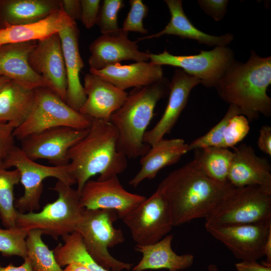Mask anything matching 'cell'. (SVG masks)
Segmentation results:
<instances>
[{"mask_svg":"<svg viewBox=\"0 0 271 271\" xmlns=\"http://www.w3.org/2000/svg\"><path fill=\"white\" fill-rule=\"evenodd\" d=\"M171 14L170 22L160 32L138 38L137 41L145 39L157 38L165 35H173L183 39L197 41L201 44L215 47L227 46L233 39L231 34L227 33L220 36L211 35L198 29L186 16L181 0H166Z\"/></svg>","mask_w":271,"mask_h":271,"instance_id":"cell-25","label":"cell"},{"mask_svg":"<svg viewBox=\"0 0 271 271\" xmlns=\"http://www.w3.org/2000/svg\"><path fill=\"white\" fill-rule=\"evenodd\" d=\"M3 165L7 169L15 167L20 173V182L24 188V193L15 200V207L21 213L39 209L43 182L47 178H56L70 186L76 184L70 175L68 165L49 166L39 164L28 157L21 148L16 145L4 160Z\"/></svg>","mask_w":271,"mask_h":271,"instance_id":"cell-9","label":"cell"},{"mask_svg":"<svg viewBox=\"0 0 271 271\" xmlns=\"http://www.w3.org/2000/svg\"><path fill=\"white\" fill-rule=\"evenodd\" d=\"M200 83L197 78L181 69H176L169 84L168 102L161 118L150 130L145 132L144 142L150 147L164 139L177 122L185 107L192 89Z\"/></svg>","mask_w":271,"mask_h":271,"instance_id":"cell-17","label":"cell"},{"mask_svg":"<svg viewBox=\"0 0 271 271\" xmlns=\"http://www.w3.org/2000/svg\"><path fill=\"white\" fill-rule=\"evenodd\" d=\"M24 259V262L18 266H15L12 263H10L6 266L0 265V271H33L28 258L26 257Z\"/></svg>","mask_w":271,"mask_h":271,"instance_id":"cell-44","label":"cell"},{"mask_svg":"<svg viewBox=\"0 0 271 271\" xmlns=\"http://www.w3.org/2000/svg\"><path fill=\"white\" fill-rule=\"evenodd\" d=\"M220 225L248 224L271 220V191L258 186L234 187L205 218Z\"/></svg>","mask_w":271,"mask_h":271,"instance_id":"cell-8","label":"cell"},{"mask_svg":"<svg viewBox=\"0 0 271 271\" xmlns=\"http://www.w3.org/2000/svg\"><path fill=\"white\" fill-rule=\"evenodd\" d=\"M10 80H11V79L6 76H1L0 77V89Z\"/></svg>","mask_w":271,"mask_h":271,"instance_id":"cell-47","label":"cell"},{"mask_svg":"<svg viewBox=\"0 0 271 271\" xmlns=\"http://www.w3.org/2000/svg\"><path fill=\"white\" fill-rule=\"evenodd\" d=\"M158 188L168 202L174 227L205 218L234 187L210 178L192 161L169 173Z\"/></svg>","mask_w":271,"mask_h":271,"instance_id":"cell-1","label":"cell"},{"mask_svg":"<svg viewBox=\"0 0 271 271\" xmlns=\"http://www.w3.org/2000/svg\"><path fill=\"white\" fill-rule=\"evenodd\" d=\"M86 99L79 112L92 119L110 121L111 115L124 102L128 93L90 73L84 78Z\"/></svg>","mask_w":271,"mask_h":271,"instance_id":"cell-18","label":"cell"},{"mask_svg":"<svg viewBox=\"0 0 271 271\" xmlns=\"http://www.w3.org/2000/svg\"><path fill=\"white\" fill-rule=\"evenodd\" d=\"M270 84L271 57H260L251 51L248 60L235 61L215 87L221 99L251 121L260 114L270 116L271 98L266 93Z\"/></svg>","mask_w":271,"mask_h":271,"instance_id":"cell-3","label":"cell"},{"mask_svg":"<svg viewBox=\"0 0 271 271\" xmlns=\"http://www.w3.org/2000/svg\"><path fill=\"white\" fill-rule=\"evenodd\" d=\"M250 130L249 120L242 114L232 116L225 129L221 148H233L247 136Z\"/></svg>","mask_w":271,"mask_h":271,"instance_id":"cell-36","label":"cell"},{"mask_svg":"<svg viewBox=\"0 0 271 271\" xmlns=\"http://www.w3.org/2000/svg\"><path fill=\"white\" fill-rule=\"evenodd\" d=\"M128 34L120 28L118 33L101 35L92 42L89 45L90 69L101 70L124 60L136 62L150 60L148 53L140 51L138 41L130 40Z\"/></svg>","mask_w":271,"mask_h":271,"instance_id":"cell-16","label":"cell"},{"mask_svg":"<svg viewBox=\"0 0 271 271\" xmlns=\"http://www.w3.org/2000/svg\"><path fill=\"white\" fill-rule=\"evenodd\" d=\"M20 182V173L15 169L8 170L0 164V218L6 228L17 226L18 211L15 207L14 189Z\"/></svg>","mask_w":271,"mask_h":271,"instance_id":"cell-31","label":"cell"},{"mask_svg":"<svg viewBox=\"0 0 271 271\" xmlns=\"http://www.w3.org/2000/svg\"><path fill=\"white\" fill-rule=\"evenodd\" d=\"M237 114H242L241 110L237 107L230 105L226 114L219 122L205 134L188 144L189 151L208 147L221 148L223 134L229 119Z\"/></svg>","mask_w":271,"mask_h":271,"instance_id":"cell-34","label":"cell"},{"mask_svg":"<svg viewBox=\"0 0 271 271\" xmlns=\"http://www.w3.org/2000/svg\"><path fill=\"white\" fill-rule=\"evenodd\" d=\"M235 266L237 271H271V266L260 264L257 260L240 261Z\"/></svg>","mask_w":271,"mask_h":271,"instance_id":"cell-43","label":"cell"},{"mask_svg":"<svg viewBox=\"0 0 271 271\" xmlns=\"http://www.w3.org/2000/svg\"><path fill=\"white\" fill-rule=\"evenodd\" d=\"M61 9L70 19L80 20L81 8L80 0H60Z\"/></svg>","mask_w":271,"mask_h":271,"instance_id":"cell-41","label":"cell"},{"mask_svg":"<svg viewBox=\"0 0 271 271\" xmlns=\"http://www.w3.org/2000/svg\"><path fill=\"white\" fill-rule=\"evenodd\" d=\"M197 2L204 12L216 21L223 18L228 4L227 0H199Z\"/></svg>","mask_w":271,"mask_h":271,"instance_id":"cell-40","label":"cell"},{"mask_svg":"<svg viewBox=\"0 0 271 271\" xmlns=\"http://www.w3.org/2000/svg\"><path fill=\"white\" fill-rule=\"evenodd\" d=\"M89 128L79 129L59 126L49 128L25 138L20 141V148L33 161L45 159L53 166L67 165L69 163L68 151L86 136Z\"/></svg>","mask_w":271,"mask_h":271,"instance_id":"cell-13","label":"cell"},{"mask_svg":"<svg viewBox=\"0 0 271 271\" xmlns=\"http://www.w3.org/2000/svg\"><path fill=\"white\" fill-rule=\"evenodd\" d=\"M63 270V271H91L85 266L76 262L69 263Z\"/></svg>","mask_w":271,"mask_h":271,"instance_id":"cell-46","label":"cell"},{"mask_svg":"<svg viewBox=\"0 0 271 271\" xmlns=\"http://www.w3.org/2000/svg\"><path fill=\"white\" fill-rule=\"evenodd\" d=\"M189 151L188 144L182 139H162L141 157V168L129 184L136 188L146 179H154L161 170L176 164Z\"/></svg>","mask_w":271,"mask_h":271,"instance_id":"cell-23","label":"cell"},{"mask_svg":"<svg viewBox=\"0 0 271 271\" xmlns=\"http://www.w3.org/2000/svg\"><path fill=\"white\" fill-rule=\"evenodd\" d=\"M63 244L52 249L59 265L62 267L76 262L85 266L91 271H109L100 266L88 253L78 231L62 237Z\"/></svg>","mask_w":271,"mask_h":271,"instance_id":"cell-30","label":"cell"},{"mask_svg":"<svg viewBox=\"0 0 271 271\" xmlns=\"http://www.w3.org/2000/svg\"><path fill=\"white\" fill-rule=\"evenodd\" d=\"M192 161L210 178L221 183L228 182L227 176L234 155L228 149L208 147L194 150Z\"/></svg>","mask_w":271,"mask_h":271,"instance_id":"cell-29","label":"cell"},{"mask_svg":"<svg viewBox=\"0 0 271 271\" xmlns=\"http://www.w3.org/2000/svg\"><path fill=\"white\" fill-rule=\"evenodd\" d=\"M207 271H222L220 269L217 265L215 264H210L207 268Z\"/></svg>","mask_w":271,"mask_h":271,"instance_id":"cell-48","label":"cell"},{"mask_svg":"<svg viewBox=\"0 0 271 271\" xmlns=\"http://www.w3.org/2000/svg\"><path fill=\"white\" fill-rule=\"evenodd\" d=\"M257 146L263 153L271 156V127L264 125L259 130Z\"/></svg>","mask_w":271,"mask_h":271,"instance_id":"cell-42","label":"cell"},{"mask_svg":"<svg viewBox=\"0 0 271 271\" xmlns=\"http://www.w3.org/2000/svg\"><path fill=\"white\" fill-rule=\"evenodd\" d=\"M233 148L228 182L236 188L258 186L271 191V166L267 160L258 156L250 146L243 144Z\"/></svg>","mask_w":271,"mask_h":271,"instance_id":"cell-19","label":"cell"},{"mask_svg":"<svg viewBox=\"0 0 271 271\" xmlns=\"http://www.w3.org/2000/svg\"><path fill=\"white\" fill-rule=\"evenodd\" d=\"M51 189L57 193L56 200L38 212L17 210V226L28 231L39 229L55 239L76 231L86 209L81 205L79 193L59 180Z\"/></svg>","mask_w":271,"mask_h":271,"instance_id":"cell-5","label":"cell"},{"mask_svg":"<svg viewBox=\"0 0 271 271\" xmlns=\"http://www.w3.org/2000/svg\"><path fill=\"white\" fill-rule=\"evenodd\" d=\"M15 128L10 124L0 122V164L15 146L14 130Z\"/></svg>","mask_w":271,"mask_h":271,"instance_id":"cell-39","label":"cell"},{"mask_svg":"<svg viewBox=\"0 0 271 271\" xmlns=\"http://www.w3.org/2000/svg\"><path fill=\"white\" fill-rule=\"evenodd\" d=\"M43 232L39 229L28 231L26 240L27 257L33 271H63L59 265L52 250L42 238Z\"/></svg>","mask_w":271,"mask_h":271,"instance_id":"cell-32","label":"cell"},{"mask_svg":"<svg viewBox=\"0 0 271 271\" xmlns=\"http://www.w3.org/2000/svg\"><path fill=\"white\" fill-rule=\"evenodd\" d=\"M33 105L26 120L14 130L20 141L31 134L49 128L68 126L89 128L92 119L70 107L57 94L47 87L34 89Z\"/></svg>","mask_w":271,"mask_h":271,"instance_id":"cell-7","label":"cell"},{"mask_svg":"<svg viewBox=\"0 0 271 271\" xmlns=\"http://www.w3.org/2000/svg\"><path fill=\"white\" fill-rule=\"evenodd\" d=\"M37 41L9 44L0 46V77L6 76L30 89L48 88L28 62V56Z\"/></svg>","mask_w":271,"mask_h":271,"instance_id":"cell-21","label":"cell"},{"mask_svg":"<svg viewBox=\"0 0 271 271\" xmlns=\"http://www.w3.org/2000/svg\"><path fill=\"white\" fill-rule=\"evenodd\" d=\"M147 53L152 63L180 68L206 87H215L235 61L233 51L227 46L200 50L199 54L193 55H174L166 50L159 54Z\"/></svg>","mask_w":271,"mask_h":271,"instance_id":"cell-10","label":"cell"},{"mask_svg":"<svg viewBox=\"0 0 271 271\" xmlns=\"http://www.w3.org/2000/svg\"><path fill=\"white\" fill-rule=\"evenodd\" d=\"M74 22L61 9L36 22L0 29V46L42 40Z\"/></svg>","mask_w":271,"mask_h":271,"instance_id":"cell-26","label":"cell"},{"mask_svg":"<svg viewBox=\"0 0 271 271\" xmlns=\"http://www.w3.org/2000/svg\"><path fill=\"white\" fill-rule=\"evenodd\" d=\"M130 10L122 23L121 30L124 32H139L146 34L148 31L144 27V19L147 16L149 9L142 0H130Z\"/></svg>","mask_w":271,"mask_h":271,"instance_id":"cell-37","label":"cell"},{"mask_svg":"<svg viewBox=\"0 0 271 271\" xmlns=\"http://www.w3.org/2000/svg\"><path fill=\"white\" fill-rule=\"evenodd\" d=\"M28 231L16 226L0 227V253L5 257L18 256L27 257L26 240Z\"/></svg>","mask_w":271,"mask_h":271,"instance_id":"cell-33","label":"cell"},{"mask_svg":"<svg viewBox=\"0 0 271 271\" xmlns=\"http://www.w3.org/2000/svg\"><path fill=\"white\" fill-rule=\"evenodd\" d=\"M118 217L110 209H85L76 231L81 235L90 255L102 267L109 271L129 270L132 263L119 260L112 256L108 248L123 243L122 230L113 226Z\"/></svg>","mask_w":271,"mask_h":271,"instance_id":"cell-6","label":"cell"},{"mask_svg":"<svg viewBox=\"0 0 271 271\" xmlns=\"http://www.w3.org/2000/svg\"><path fill=\"white\" fill-rule=\"evenodd\" d=\"M124 6L122 0H104L100 7L96 24L102 35L118 33L120 28L117 23L118 12Z\"/></svg>","mask_w":271,"mask_h":271,"instance_id":"cell-35","label":"cell"},{"mask_svg":"<svg viewBox=\"0 0 271 271\" xmlns=\"http://www.w3.org/2000/svg\"><path fill=\"white\" fill-rule=\"evenodd\" d=\"M28 62L32 70L46 81L48 88L66 102L67 78L59 33L37 41L29 54Z\"/></svg>","mask_w":271,"mask_h":271,"instance_id":"cell-15","label":"cell"},{"mask_svg":"<svg viewBox=\"0 0 271 271\" xmlns=\"http://www.w3.org/2000/svg\"><path fill=\"white\" fill-rule=\"evenodd\" d=\"M100 3V0H80V20L86 28L90 29L96 24Z\"/></svg>","mask_w":271,"mask_h":271,"instance_id":"cell-38","label":"cell"},{"mask_svg":"<svg viewBox=\"0 0 271 271\" xmlns=\"http://www.w3.org/2000/svg\"><path fill=\"white\" fill-rule=\"evenodd\" d=\"M118 133L110 121L92 119L87 134L68 152L69 172L80 192L90 178L105 180L123 172L127 157L118 150Z\"/></svg>","mask_w":271,"mask_h":271,"instance_id":"cell-2","label":"cell"},{"mask_svg":"<svg viewBox=\"0 0 271 271\" xmlns=\"http://www.w3.org/2000/svg\"><path fill=\"white\" fill-rule=\"evenodd\" d=\"M263 256L265 257V260L262 264L271 266V231L268 234L264 244Z\"/></svg>","mask_w":271,"mask_h":271,"instance_id":"cell-45","label":"cell"},{"mask_svg":"<svg viewBox=\"0 0 271 271\" xmlns=\"http://www.w3.org/2000/svg\"><path fill=\"white\" fill-rule=\"evenodd\" d=\"M122 220L140 245L158 242L174 227L168 202L158 188Z\"/></svg>","mask_w":271,"mask_h":271,"instance_id":"cell-11","label":"cell"},{"mask_svg":"<svg viewBox=\"0 0 271 271\" xmlns=\"http://www.w3.org/2000/svg\"><path fill=\"white\" fill-rule=\"evenodd\" d=\"M60 10V0H0V29L36 22Z\"/></svg>","mask_w":271,"mask_h":271,"instance_id":"cell-27","label":"cell"},{"mask_svg":"<svg viewBox=\"0 0 271 271\" xmlns=\"http://www.w3.org/2000/svg\"><path fill=\"white\" fill-rule=\"evenodd\" d=\"M165 77L147 86L134 88L122 105L111 116L110 122L118 133V150L127 158L142 157L150 146L144 142L146 129L154 115L157 102L169 90Z\"/></svg>","mask_w":271,"mask_h":271,"instance_id":"cell-4","label":"cell"},{"mask_svg":"<svg viewBox=\"0 0 271 271\" xmlns=\"http://www.w3.org/2000/svg\"><path fill=\"white\" fill-rule=\"evenodd\" d=\"M81 205L86 209L115 210L121 219L146 197L126 191L117 175L105 180H89L80 193Z\"/></svg>","mask_w":271,"mask_h":271,"instance_id":"cell-14","label":"cell"},{"mask_svg":"<svg viewBox=\"0 0 271 271\" xmlns=\"http://www.w3.org/2000/svg\"><path fill=\"white\" fill-rule=\"evenodd\" d=\"M59 35L67 78L66 102L72 108L79 111L86 96L79 77L80 72L84 64L79 52V31L76 22L60 31Z\"/></svg>","mask_w":271,"mask_h":271,"instance_id":"cell-20","label":"cell"},{"mask_svg":"<svg viewBox=\"0 0 271 271\" xmlns=\"http://www.w3.org/2000/svg\"><path fill=\"white\" fill-rule=\"evenodd\" d=\"M173 235H167L158 242L149 245H136L135 250L142 254L132 271L165 269L180 271L192 265L194 257L190 253L178 254L172 249Z\"/></svg>","mask_w":271,"mask_h":271,"instance_id":"cell-24","label":"cell"},{"mask_svg":"<svg viewBox=\"0 0 271 271\" xmlns=\"http://www.w3.org/2000/svg\"><path fill=\"white\" fill-rule=\"evenodd\" d=\"M89 73L124 91L130 87L150 85L163 77L162 66L150 62H135L128 65L119 63L101 70L90 69Z\"/></svg>","mask_w":271,"mask_h":271,"instance_id":"cell-22","label":"cell"},{"mask_svg":"<svg viewBox=\"0 0 271 271\" xmlns=\"http://www.w3.org/2000/svg\"><path fill=\"white\" fill-rule=\"evenodd\" d=\"M34 89L10 80L0 89V122H6L15 129L27 119L34 100Z\"/></svg>","mask_w":271,"mask_h":271,"instance_id":"cell-28","label":"cell"},{"mask_svg":"<svg viewBox=\"0 0 271 271\" xmlns=\"http://www.w3.org/2000/svg\"><path fill=\"white\" fill-rule=\"evenodd\" d=\"M205 227L236 258L240 261L257 260L263 256L264 244L271 231V220L255 223L229 225L205 222Z\"/></svg>","mask_w":271,"mask_h":271,"instance_id":"cell-12","label":"cell"}]
</instances>
